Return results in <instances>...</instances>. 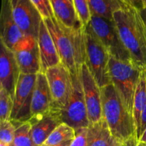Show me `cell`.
Instances as JSON below:
<instances>
[{
    "label": "cell",
    "mask_w": 146,
    "mask_h": 146,
    "mask_svg": "<svg viewBox=\"0 0 146 146\" xmlns=\"http://www.w3.org/2000/svg\"><path fill=\"white\" fill-rule=\"evenodd\" d=\"M116 144L104 119L88 126L87 146H116Z\"/></svg>",
    "instance_id": "d6986e66"
},
{
    "label": "cell",
    "mask_w": 146,
    "mask_h": 146,
    "mask_svg": "<svg viewBox=\"0 0 146 146\" xmlns=\"http://www.w3.org/2000/svg\"><path fill=\"white\" fill-rule=\"evenodd\" d=\"M45 74L54 100L53 108L59 111L71 96L73 89L72 75L62 64L48 68Z\"/></svg>",
    "instance_id": "9c48e42d"
},
{
    "label": "cell",
    "mask_w": 146,
    "mask_h": 146,
    "mask_svg": "<svg viewBox=\"0 0 146 146\" xmlns=\"http://www.w3.org/2000/svg\"><path fill=\"white\" fill-rule=\"evenodd\" d=\"M81 78L90 125L96 123L103 119L101 88L86 64L81 66Z\"/></svg>",
    "instance_id": "8fae6325"
},
{
    "label": "cell",
    "mask_w": 146,
    "mask_h": 146,
    "mask_svg": "<svg viewBox=\"0 0 146 146\" xmlns=\"http://www.w3.org/2000/svg\"><path fill=\"white\" fill-rule=\"evenodd\" d=\"M26 36L14 21L9 0H1L0 14V39L6 46L14 51Z\"/></svg>",
    "instance_id": "5bb4252c"
},
{
    "label": "cell",
    "mask_w": 146,
    "mask_h": 146,
    "mask_svg": "<svg viewBox=\"0 0 146 146\" xmlns=\"http://www.w3.org/2000/svg\"><path fill=\"white\" fill-rule=\"evenodd\" d=\"M102 117L117 143L136 135L133 115L128 111L112 84L101 88Z\"/></svg>",
    "instance_id": "3957f363"
},
{
    "label": "cell",
    "mask_w": 146,
    "mask_h": 146,
    "mask_svg": "<svg viewBox=\"0 0 146 146\" xmlns=\"http://www.w3.org/2000/svg\"><path fill=\"white\" fill-rule=\"evenodd\" d=\"M37 41L41 57V72L45 73L48 68L61 64L55 43L44 19L40 26Z\"/></svg>",
    "instance_id": "e0dca14e"
},
{
    "label": "cell",
    "mask_w": 146,
    "mask_h": 146,
    "mask_svg": "<svg viewBox=\"0 0 146 146\" xmlns=\"http://www.w3.org/2000/svg\"><path fill=\"white\" fill-rule=\"evenodd\" d=\"M16 126L11 121H0V142L12 145L15 135Z\"/></svg>",
    "instance_id": "d4e9b609"
},
{
    "label": "cell",
    "mask_w": 146,
    "mask_h": 146,
    "mask_svg": "<svg viewBox=\"0 0 146 146\" xmlns=\"http://www.w3.org/2000/svg\"><path fill=\"white\" fill-rule=\"evenodd\" d=\"M54 39L61 62L71 74L81 71L86 61V28L75 30L61 24L55 17L44 19Z\"/></svg>",
    "instance_id": "7a4b0ae2"
},
{
    "label": "cell",
    "mask_w": 146,
    "mask_h": 146,
    "mask_svg": "<svg viewBox=\"0 0 146 146\" xmlns=\"http://www.w3.org/2000/svg\"><path fill=\"white\" fill-rule=\"evenodd\" d=\"M74 3L80 20L86 28V27L89 23L91 17L88 1V0H74Z\"/></svg>",
    "instance_id": "484cf974"
},
{
    "label": "cell",
    "mask_w": 146,
    "mask_h": 146,
    "mask_svg": "<svg viewBox=\"0 0 146 146\" xmlns=\"http://www.w3.org/2000/svg\"><path fill=\"white\" fill-rule=\"evenodd\" d=\"M29 121L31 123L32 139L38 146L44 144L51 133L62 123L59 112L54 108L44 115L32 117Z\"/></svg>",
    "instance_id": "9a60e30c"
},
{
    "label": "cell",
    "mask_w": 146,
    "mask_h": 146,
    "mask_svg": "<svg viewBox=\"0 0 146 146\" xmlns=\"http://www.w3.org/2000/svg\"><path fill=\"white\" fill-rule=\"evenodd\" d=\"M140 12H141V15L143 19V21H145V23L146 24V7L144 8L143 9L141 10V11H140Z\"/></svg>",
    "instance_id": "1f68e13d"
},
{
    "label": "cell",
    "mask_w": 146,
    "mask_h": 146,
    "mask_svg": "<svg viewBox=\"0 0 146 146\" xmlns=\"http://www.w3.org/2000/svg\"><path fill=\"white\" fill-rule=\"evenodd\" d=\"M71 141H68V142H66L62 144H60V145H42L41 146H70L71 145Z\"/></svg>",
    "instance_id": "836d02e7"
},
{
    "label": "cell",
    "mask_w": 146,
    "mask_h": 146,
    "mask_svg": "<svg viewBox=\"0 0 146 146\" xmlns=\"http://www.w3.org/2000/svg\"><path fill=\"white\" fill-rule=\"evenodd\" d=\"M146 104V74L141 72L134 97L133 115L136 128V135L139 140L141 117Z\"/></svg>",
    "instance_id": "44dd1931"
},
{
    "label": "cell",
    "mask_w": 146,
    "mask_h": 146,
    "mask_svg": "<svg viewBox=\"0 0 146 146\" xmlns=\"http://www.w3.org/2000/svg\"><path fill=\"white\" fill-rule=\"evenodd\" d=\"M55 18L65 27L75 30L85 29L78 15L74 0H50Z\"/></svg>",
    "instance_id": "ac0fdd59"
},
{
    "label": "cell",
    "mask_w": 146,
    "mask_h": 146,
    "mask_svg": "<svg viewBox=\"0 0 146 146\" xmlns=\"http://www.w3.org/2000/svg\"><path fill=\"white\" fill-rule=\"evenodd\" d=\"M86 29L99 40L111 56L132 64L131 56L121 41L113 20L91 15Z\"/></svg>",
    "instance_id": "5b68a950"
},
{
    "label": "cell",
    "mask_w": 146,
    "mask_h": 146,
    "mask_svg": "<svg viewBox=\"0 0 146 146\" xmlns=\"http://www.w3.org/2000/svg\"><path fill=\"white\" fill-rule=\"evenodd\" d=\"M73 89L66 104L60 110V117L62 123L68 124L76 131L90 125L86 105L84 98L81 71L72 75Z\"/></svg>",
    "instance_id": "52a82bcc"
},
{
    "label": "cell",
    "mask_w": 146,
    "mask_h": 146,
    "mask_svg": "<svg viewBox=\"0 0 146 146\" xmlns=\"http://www.w3.org/2000/svg\"><path fill=\"white\" fill-rule=\"evenodd\" d=\"M14 98L4 88L0 87V121H11Z\"/></svg>",
    "instance_id": "cb8c5ba5"
},
{
    "label": "cell",
    "mask_w": 146,
    "mask_h": 146,
    "mask_svg": "<svg viewBox=\"0 0 146 146\" xmlns=\"http://www.w3.org/2000/svg\"><path fill=\"white\" fill-rule=\"evenodd\" d=\"M21 71L14 52L0 43V87L14 98Z\"/></svg>",
    "instance_id": "4fadbf2b"
},
{
    "label": "cell",
    "mask_w": 146,
    "mask_h": 146,
    "mask_svg": "<svg viewBox=\"0 0 146 146\" xmlns=\"http://www.w3.org/2000/svg\"><path fill=\"white\" fill-rule=\"evenodd\" d=\"M31 1L38 10L43 19H48L54 17L50 0H31Z\"/></svg>",
    "instance_id": "4316f807"
},
{
    "label": "cell",
    "mask_w": 146,
    "mask_h": 146,
    "mask_svg": "<svg viewBox=\"0 0 146 146\" xmlns=\"http://www.w3.org/2000/svg\"><path fill=\"white\" fill-rule=\"evenodd\" d=\"M13 122V121H12ZM16 126L14 142L11 146H38L31 137V123L29 121L24 123H14Z\"/></svg>",
    "instance_id": "603a6c76"
},
{
    "label": "cell",
    "mask_w": 146,
    "mask_h": 146,
    "mask_svg": "<svg viewBox=\"0 0 146 146\" xmlns=\"http://www.w3.org/2000/svg\"><path fill=\"white\" fill-rule=\"evenodd\" d=\"M109 73L111 84L127 109L133 114L134 97L141 71L133 64L111 56Z\"/></svg>",
    "instance_id": "277c9868"
},
{
    "label": "cell",
    "mask_w": 146,
    "mask_h": 146,
    "mask_svg": "<svg viewBox=\"0 0 146 146\" xmlns=\"http://www.w3.org/2000/svg\"><path fill=\"white\" fill-rule=\"evenodd\" d=\"M88 128H82L76 131V136L70 146H87Z\"/></svg>",
    "instance_id": "83f0119b"
},
{
    "label": "cell",
    "mask_w": 146,
    "mask_h": 146,
    "mask_svg": "<svg viewBox=\"0 0 146 146\" xmlns=\"http://www.w3.org/2000/svg\"><path fill=\"white\" fill-rule=\"evenodd\" d=\"M14 21L26 36L38 38L43 21L41 14L31 0H9Z\"/></svg>",
    "instance_id": "30bf717a"
},
{
    "label": "cell",
    "mask_w": 146,
    "mask_h": 146,
    "mask_svg": "<svg viewBox=\"0 0 146 146\" xmlns=\"http://www.w3.org/2000/svg\"><path fill=\"white\" fill-rule=\"evenodd\" d=\"M146 128V104L145 108L143 110V112L142 113V117H141V131H140V137L139 140L142 135L143 133L144 132Z\"/></svg>",
    "instance_id": "4dcf8cb0"
},
{
    "label": "cell",
    "mask_w": 146,
    "mask_h": 146,
    "mask_svg": "<svg viewBox=\"0 0 146 146\" xmlns=\"http://www.w3.org/2000/svg\"><path fill=\"white\" fill-rule=\"evenodd\" d=\"M140 141H142V142L146 143V128H145V131H144V132L143 133V134H142V135H141V138H140Z\"/></svg>",
    "instance_id": "d6a6232c"
},
{
    "label": "cell",
    "mask_w": 146,
    "mask_h": 146,
    "mask_svg": "<svg viewBox=\"0 0 146 146\" xmlns=\"http://www.w3.org/2000/svg\"><path fill=\"white\" fill-rule=\"evenodd\" d=\"M54 100L45 73L36 74L31 101V118L44 115L52 110Z\"/></svg>",
    "instance_id": "2e32d148"
},
{
    "label": "cell",
    "mask_w": 146,
    "mask_h": 146,
    "mask_svg": "<svg viewBox=\"0 0 146 146\" xmlns=\"http://www.w3.org/2000/svg\"><path fill=\"white\" fill-rule=\"evenodd\" d=\"M0 146H11V145H7V144L4 143L0 142Z\"/></svg>",
    "instance_id": "e575fe53"
},
{
    "label": "cell",
    "mask_w": 146,
    "mask_h": 146,
    "mask_svg": "<svg viewBox=\"0 0 146 146\" xmlns=\"http://www.w3.org/2000/svg\"><path fill=\"white\" fill-rule=\"evenodd\" d=\"M21 74H37L41 72V57L36 38H25L14 49Z\"/></svg>",
    "instance_id": "7c38bea8"
},
{
    "label": "cell",
    "mask_w": 146,
    "mask_h": 146,
    "mask_svg": "<svg viewBox=\"0 0 146 146\" xmlns=\"http://www.w3.org/2000/svg\"><path fill=\"white\" fill-rule=\"evenodd\" d=\"M76 136V130L65 123H61L51 133L44 143L46 145H56L72 141ZM44 145V144H43Z\"/></svg>",
    "instance_id": "7402d4cb"
},
{
    "label": "cell",
    "mask_w": 146,
    "mask_h": 146,
    "mask_svg": "<svg viewBox=\"0 0 146 146\" xmlns=\"http://www.w3.org/2000/svg\"><path fill=\"white\" fill-rule=\"evenodd\" d=\"M91 15L113 20L115 11L129 7L123 0H88Z\"/></svg>",
    "instance_id": "ffe728a7"
},
{
    "label": "cell",
    "mask_w": 146,
    "mask_h": 146,
    "mask_svg": "<svg viewBox=\"0 0 146 146\" xmlns=\"http://www.w3.org/2000/svg\"><path fill=\"white\" fill-rule=\"evenodd\" d=\"M36 74H21L17 83L14 98V107L11 121L24 123L31 118V101L35 86Z\"/></svg>",
    "instance_id": "ba28073f"
},
{
    "label": "cell",
    "mask_w": 146,
    "mask_h": 146,
    "mask_svg": "<svg viewBox=\"0 0 146 146\" xmlns=\"http://www.w3.org/2000/svg\"><path fill=\"white\" fill-rule=\"evenodd\" d=\"M85 64L101 88L111 84L109 73L111 56L99 40L86 29Z\"/></svg>",
    "instance_id": "8992f818"
},
{
    "label": "cell",
    "mask_w": 146,
    "mask_h": 146,
    "mask_svg": "<svg viewBox=\"0 0 146 146\" xmlns=\"http://www.w3.org/2000/svg\"><path fill=\"white\" fill-rule=\"evenodd\" d=\"M116 146H146V143L142 142L138 139L137 135H134L124 142L117 143Z\"/></svg>",
    "instance_id": "f1b7e54d"
},
{
    "label": "cell",
    "mask_w": 146,
    "mask_h": 146,
    "mask_svg": "<svg viewBox=\"0 0 146 146\" xmlns=\"http://www.w3.org/2000/svg\"><path fill=\"white\" fill-rule=\"evenodd\" d=\"M128 6L141 11L146 7V0H123Z\"/></svg>",
    "instance_id": "f546056e"
},
{
    "label": "cell",
    "mask_w": 146,
    "mask_h": 146,
    "mask_svg": "<svg viewBox=\"0 0 146 146\" xmlns=\"http://www.w3.org/2000/svg\"><path fill=\"white\" fill-rule=\"evenodd\" d=\"M113 21L132 64L146 74V24L140 11L129 6L115 11Z\"/></svg>",
    "instance_id": "6da1fadb"
}]
</instances>
